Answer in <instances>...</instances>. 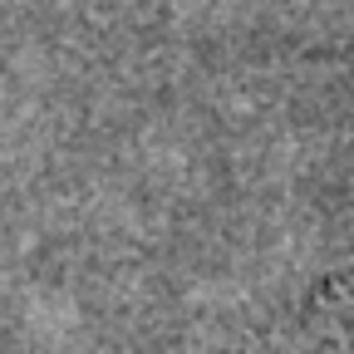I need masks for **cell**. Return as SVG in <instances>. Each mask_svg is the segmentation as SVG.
Instances as JSON below:
<instances>
[{"label":"cell","instance_id":"cell-1","mask_svg":"<svg viewBox=\"0 0 354 354\" xmlns=\"http://www.w3.org/2000/svg\"><path fill=\"white\" fill-rule=\"evenodd\" d=\"M227 354H354V276L330 281L290 320Z\"/></svg>","mask_w":354,"mask_h":354}]
</instances>
